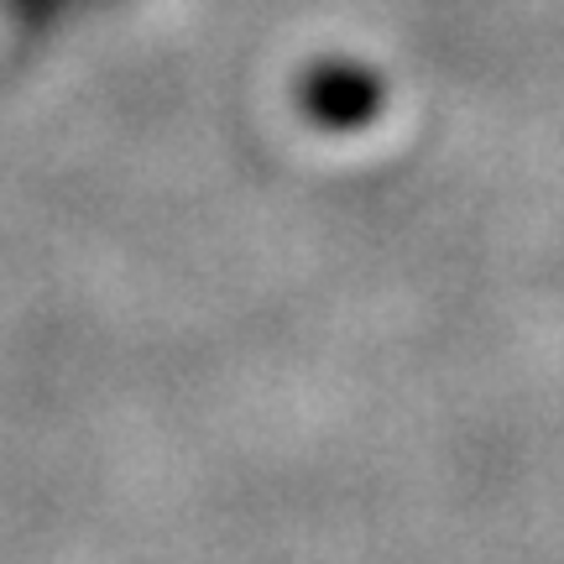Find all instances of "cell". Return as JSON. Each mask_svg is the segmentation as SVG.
<instances>
[{
	"mask_svg": "<svg viewBox=\"0 0 564 564\" xmlns=\"http://www.w3.org/2000/svg\"><path fill=\"white\" fill-rule=\"evenodd\" d=\"M377 84L366 74H350V68H324L319 79L308 84V110L329 126H356L377 110Z\"/></svg>",
	"mask_w": 564,
	"mask_h": 564,
	"instance_id": "1",
	"label": "cell"
}]
</instances>
